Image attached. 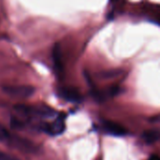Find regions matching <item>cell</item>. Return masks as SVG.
<instances>
[{
  "label": "cell",
  "mask_w": 160,
  "mask_h": 160,
  "mask_svg": "<svg viewBox=\"0 0 160 160\" xmlns=\"http://www.w3.org/2000/svg\"><path fill=\"white\" fill-rule=\"evenodd\" d=\"M0 160H16L15 158H13L12 157L5 154L4 152H1L0 151Z\"/></svg>",
  "instance_id": "9"
},
{
  "label": "cell",
  "mask_w": 160,
  "mask_h": 160,
  "mask_svg": "<svg viewBox=\"0 0 160 160\" xmlns=\"http://www.w3.org/2000/svg\"><path fill=\"white\" fill-rule=\"evenodd\" d=\"M52 60L54 64V68L58 74H63L64 72V64H63V58H62V52L60 44L56 43L52 48Z\"/></svg>",
  "instance_id": "6"
},
{
  "label": "cell",
  "mask_w": 160,
  "mask_h": 160,
  "mask_svg": "<svg viewBox=\"0 0 160 160\" xmlns=\"http://www.w3.org/2000/svg\"><path fill=\"white\" fill-rule=\"evenodd\" d=\"M59 96L68 102L80 103L82 100V97L76 88L72 87H64L59 90Z\"/></svg>",
  "instance_id": "4"
},
{
  "label": "cell",
  "mask_w": 160,
  "mask_h": 160,
  "mask_svg": "<svg viewBox=\"0 0 160 160\" xmlns=\"http://www.w3.org/2000/svg\"><path fill=\"white\" fill-rule=\"evenodd\" d=\"M0 142L24 153H37L38 152V146L34 142L26 140L25 138L13 135L8 130Z\"/></svg>",
  "instance_id": "1"
},
{
  "label": "cell",
  "mask_w": 160,
  "mask_h": 160,
  "mask_svg": "<svg viewBox=\"0 0 160 160\" xmlns=\"http://www.w3.org/2000/svg\"><path fill=\"white\" fill-rule=\"evenodd\" d=\"M120 73H121L120 70H109V71L102 72V73L100 74V76H101L102 78H105V79H110V78H113V77L118 76Z\"/></svg>",
  "instance_id": "8"
},
{
  "label": "cell",
  "mask_w": 160,
  "mask_h": 160,
  "mask_svg": "<svg viewBox=\"0 0 160 160\" xmlns=\"http://www.w3.org/2000/svg\"><path fill=\"white\" fill-rule=\"evenodd\" d=\"M143 140L147 143H155L160 141V128H154L146 130L143 135Z\"/></svg>",
  "instance_id": "7"
},
{
  "label": "cell",
  "mask_w": 160,
  "mask_h": 160,
  "mask_svg": "<svg viewBox=\"0 0 160 160\" xmlns=\"http://www.w3.org/2000/svg\"><path fill=\"white\" fill-rule=\"evenodd\" d=\"M3 91L8 96L16 98H27L33 96L35 88L30 85H10L4 86Z\"/></svg>",
  "instance_id": "2"
},
{
  "label": "cell",
  "mask_w": 160,
  "mask_h": 160,
  "mask_svg": "<svg viewBox=\"0 0 160 160\" xmlns=\"http://www.w3.org/2000/svg\"><path fill=\"white\" fill-rule=\"evenodd\" d=\"M148 160H160V157L157 156V155H153V156L150 157V158Z\"/></svg>",
  "instance_id": "10"
},
{
  "label": "cell",
  "mask_w": 160,
  "mask_h": 160,
  "mask_svg": "<svg viewBox=\"0 0 160 160\" xmlns=\"http://www.w3.org/2000/svg\"><path fill=\"white\" fill-rule=\"evenodd\" d=\"M103 128L107 133L113 136H125L128 133L127 129L123 126L112 121L103 122Z\"/></svg>",
  "instance_id": "5"
},
{
  "label": "cell",
  "mask_w": 160,
  "mask_h": 160,
  "mask_svg": "<svg viewBox=\"0 0 160 160\" xmlns=\"http://www.w3.org/2000/svg\"><path fill=\"white\" fill-rule=\"evenodd\" d=\"M112 2H113V1H117V0H111Z\"/></svg>",
  "instance_id": "11"
},
{
  "label": "cell",
  "mask_w": 160,
  "mask_h": 160,
  "mask_svg": "<svg viewBox=\"0 0 160 160\" xmlns=\"http://www.w3.org/2000/svg\"><path fill=\"white\" fill-rule=\"evenodd\" d=\"M40 128L52 136L60 135L64 132L66 128V124H65V116L64 115H58L56 119L52 123V124H47V123H42L40 125Z\"/></svg>",
  "instance_id": "3"
}]
</instances>
